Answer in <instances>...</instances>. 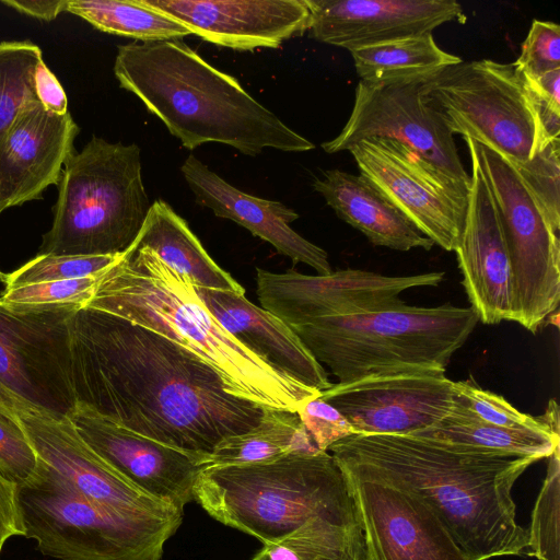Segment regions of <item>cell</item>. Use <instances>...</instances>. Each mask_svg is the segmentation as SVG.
<instances>
[{"instance_id": "1", "label": "cell", "mask_w": 560, "mask_h": 560, "mask_svg": "<svg viewBox=\"0 0 560 560\" xmlns=\"http://www.w3.org/2000/svg\"><path fill=\"white\" fill-rule=\"evenodd\" d=\"M77 406L142 436L210 456L264 408L229 394L200 358L138 324L82 306L69 319Z\"/></svg>"}, {"instance_id": "2", "label": "cell", "mask_w": 560, "mask_h": 560, "mask_svg": "<svg viewBox=\"0 0 560 560\" xmlns=\"http://www.w3.org/2000/svg\"><path fill=\"white\" fill-rule=\"evenodd\" d=\"M329 452L339 467L419 498L469 560L520 555L528 530L516 522L512 488L537 457L464 452L407 434H351Z\"/></svg>"}, {"instance_id": "3", "label": "cell", "mask_w": 560, "mask_h": 560, "mask_svg": "<svg viewBox=\"0 0 560 560\" xmlns=\"http://www.w3.org/2000/svg\"><path fill=\"white\" fill-rule=\"evenodd\" d=\"M155 331L220 376L225 390L262 408L296 412L320 392L273 370L237 341L202 303L196 287L136 241L100 278L85 305Z\"/></svg>"}, {"instance_id": "4", "label": "cell", "mask_w": 560, "mask_h": 560, "mask_svg": "<svg viewBox=\"0 0 560 560\" xmlns=\"http://www.w3.org/2000/svg\"><path fill=\"white\" fill-rule=\"evenodd\" d=\"M114 72L176 137L194 150L206 142L255 156L270 148H315L258 103L232 75L214 68L180 39L130 43L117 49Z\"/></svg>"}, {"instance_id": "5", "label": "cell", "mask_w": 560, "mask_h": 560, "mask_svg": "<svg viewBox=\"0 0 560 560\" xmlns=\"http://www.w3.org/2000/svg\"><path fill=\"white\" fill-rule=\"evenodd\" d=\"M194 501L214 520L264 545L306 526L364 536L347 477L327 451L254 465L206 467L195 485Z\"/></svg>"}, {"instance_id": "6", "label": "cell", "mask_w": 560, "mask_h": 560, "mask_svg": "<svg viewBox=\"0 0 560 560\" xmlns=\"http://www.w3.org/2000/svg\"><path fill=\"white\" fill-rule=\"evenodd\" d=\"M478 322L471 306L423 307L401 301L373 312L320 317L290 327L338 383H345L406 366L446 370Z\"/></svg>"}, {"instance_id": "7", "label": "cell", "mask_w": 560, "mask_h": 560, "mask_svg": "<svg viewBox=\"0 0 560 560\" xmlns=\"http://www.w3.org/2000/svg\"><path fill=\"white\" fill-rule=\"evenodd\" d=\"M50 230L38 254L120 255L137 240L151 203L136 143L93 137L66 162Z\"/></svg>"}, {"instance_id": "8", "label": "cell", "mask_w": 560, "mask_h": 560, "mask_svg": "<svg viewBox=\"0 0 560 560\" xmlns=\"http://www.w3.org/2000/svg\"><path fill=\"white\" fill-rule=\"evenodd\" d=\"M24 537L57 560H160L183 516L131 517L104 509L38 458L19 486Z\"/></svg>"}, {"instance_id": "9", "label": "cell", "mask_w": 560, "mask_h": 560, "mask_svg": "<svg viewBox=\"0 0 560 560\" xmlns=\"http://www.w3.org/2000/svg\"><path fill=\"white\" fill-rule=\"evenodd\" d=\"M421 93L453 135L487 145L513 165L533 156L536 118L514 62L462 60L425 75Z\"/></svg>"}, {"instance_id": "10", "label": "cell", "mask_w": 560, "mask_h": 560, "mask_svg": "<svg viewBox=\"0 0 560 560\" xmlns=\"http://www.w3.org/2000/svg\"><path fill=\"white\" fill-rule=\"evenodd\" d=\"M488 185L510 255L513 319L533 334L560 302V241L513 165L502 155L464 138Z\"/></svg>"}, {"instance_id": "11", "label": "cell", "mask_w": 560, "mask_h": 560, "mask_svg": "<svg viewBox=\"0 0 560 560\" xmlns=\"http://www.w3.org/2000/svg\"><path fill=\"white\" fill-rule=\"evenodd\" d=\"M80 307L0 302V385L56 418H69L77 407L69 319Z\"/></svg>"}, {"instance_id": "12", "label": "cell", "mask_w": 560, "mask_h": 560, "mask_svg": "<svg viewBox=\"0 0 560 560\" xmlns=\"http://www.w3.org/2000/svg\"><path fill=\"white\" fill-rule=\"evenodd\" d=\"M360 171L434 245L454 252L470 185L435 168L406 144L372 137L348 147Z\"/></svg>"}, {"instance_id": "13", "label": "cell", "mask_w": 560, "mask_h": 560, "mask_svg": "<svg viewBox=\"0 0 560 560\" xmlns=\"http://www.w3.org/2000/svg\"><path fill=\"white\" fill-rule=\"evenodd\" d=\"M424 77L360 81L346 126L336 138L322 143L324 151H347L349 145L372 137L393 139L442 173L470 185L454 135L441 114L422 96Z\"/></svg>"}, {"instance_id": "14", "label": "cell", "mask_w": 560, "mask_h": 560, "mask_svg": "<svg viewBox=\"0 0 560 560\" xmlns=\"http://www.w3.org/2000/svg\"><path fill=\"white\" fill-rule=\"evenodd\" d=\"M444 369L406 366L332 384L320 398L334 406L354 434H415L446 417L454 381Z\"/></svg>"}, {"instance_id": "15", "label": "cell", "mask_w": 560, "mask_h": 560, "mask_svg": "<svg viewBox=\"0 0 560 560\" xmlns=\"http://www.w3.org/2000/svg\"><path fill=\"white\" fill-rule=\"evenodd\" d=\"M444 271L385 276L343 269L310 276L256 269V291L262 308L288 326L315 318L362 314L400 303L399 294L418 287H438Z\"/></svg>"}, {"instance_id": "16", "label": "cell", "mask_w": 560, "mask_h": 560, "mask_svg": "<svg viewBox=\"0 0 560 560\" xmlns=\"http://www.w3.org/2000/svg\"><path fill=\"white\" fill-rule=\"evenodd\" d=\"M15 413L37 457L88 500L131 517L184 515L119 475L84 442L69 418H56L31 407Z\"/></svg>"}, {"instance_id": "17", "label": "cell", "mask_w": 560, "mask_h": 560, "mask_svg": "<svg viewBox=\"0 0 560 560\" xmlns=\"http://www.w3.org/2000/svg\"><path fill=\"white\" fill-rule=\"evenodd\" d=\"M341 470L358 508L370 560H469L419 498L383 480Z\"/></svg>"}, {"instance_id": "18", "label": "cell", "mask_w": 560, "mask_h": 560, "mask_svg": "<svg viewBox=\"0 0 560 560\" xmlns=\"http://www.w3.org/2000/svg\"><path fill=\"white\" fill-rule=\"evenodd\" d=\"M69 419L84 442L140 491L180 512L194 501L208 456L159 443L80 406Z\"/></svg>"}, {"instance_id": "19", "label": "cell", "mask_w": 560, "mask_h": 560, "mask_svg": "<svg viewBox=\"0 0 560 560\" xmlns=\"http://www.w3.org/2000/svg\"><path fill=\"white\" fill-rule=\"evenodd\" d=\"M191 34L237 50L278 48L310 27L305 0H138Z\"/></svg>"}, {"instance_id": "20", "label": "cell", "mask_w": 560, "mask_h": 560, "mask_svg": "<svg viewBox=\"0 0 560 560\" xmlns=\"http://www.w3.org/2000/svg\"><path fill=\"white\" fill-rule=\"evenodd\" d=\"M312 36L349 51L465 23L455 0H305Z\"/></svg>"}, {"instance_id": "21", "label": "cell", "mask_w": 560, "mask_h": 560, "mask_svg": "<svg viewBox=\"0 0 560 560\" xmlns=\"http://www.w3.org/2000/svg\"><path fill=\"white\" fill-rule=\"evenodd\" d=\"M470 161L465 224L454 250L462 284L483 324L512 322L514 290L509 250L488 185L471 155Z\"/></svg>"}, {"instance_id": "22", "label": "cell", "mask_w": 560, "mask_h": 560, "mask_svg": "<svg viewBox=\"0 0 560 560\" xmlns=\"http://www.w3.org/2000/svg\"><path fill=\"white\" fill-rule=\"evenodd\" d=\"M78 133L69 112L55 114L37 103L19 116L0 141V213L58 185Z\"/></svg>"}, {"instance_id": "23", "label": "cell", "mask_w": 560, "mask_h": 560, "mask_svg": "<svg viewBox=\"0 0 560 560\" xmlns=\"http://www.w3.org/2000/svg\"><path fill=\"white\" fill-rule=\"evenodd\" d=\"M180 172L196 202L211 209L218 218L236 222L253 235L270 243L278 253L294 262L306 264L318 275L332 271L326 250L290 226L299 218L293 209L235 188L192 154L184 161Z\"/></svg>"}, {"instance_id": "24", "label": "cell", "mask_w": 560, "mask_h": 560, "mask_svg": "<svg viewBox=\"0 0 560 560\" xmlns=\"http://www.w3.org/2000/svg\"><path fill=\"white\" fill-rule=\"evenodd\" d=\"M196 291L223 328L273 370L319 392L332 385L325 368L279 317L243 293L200 287Z\"/></svg>"}, {"instance_id": "25", "label": "cell", "mask_w": 560, "mask_h": 560, "mask_svg": "<svg viewBox=\"0 0 560 560\" xmlns=\"http://www.w3.org/2000/svg\"><path fill=\"white\" fill-rule=\"evenodd\" d=\"M313 187L342 221L373 245L400 252L418 247L430 250L434 245L361 175L328 170Z\"/></svg>"}, {"instance_id": "26", "label": "cell", "mask_w": 560, "mask_h": 560, "mask_svg": "<svg viewBox=\"0 0 560 560\" xmlns=\"http://www.w3.org/2000/svg\"><path fill=\"white\" fill-rule=\"evenodd\" d=\"M136 244L153 250L196 287L245 294V289L211 258L187 222L163 200L151 203Z\"/></svg>"}, {"instance_id": "27", "label": "cell", "mask_w": 560, "mask_h": 560, "mask_svg": "<svg viewBox=\"0 0 560 560\" xmlns=\"http://www.w3.org/2000/svg\"><path fill=\"white\" fill-rule=\"evenodd\" d=\"M464 452L494 456L548 458L560 447L559 432L508 429L474 418L454 399L450 413L415 434Z\"/></svg>"}, {"instance_id": "28", "label": "cell", "mask_w": 560, "mask_h": 560, "mask_svg": "<svg viewBox=\"0 0 560 560\" xmlns=\"http://www.w3.org/2000/svg\"><path fill=\"white\" fill-rule=\"evenodd\" d=\"M319 451L296 412L264 408L256 427L222 440L208 457L207 467L268 463L289 454Z\"/></svg>"}, {"instance_id": "29", "label": "cell", "mask_w": 560, "mask_h": 560, "mask_svg": "<svg viewBox=\"0 0 560 560\" xmlns=\"http://www.w3.org/2000/svg\"><path fill=\"white\" fill-rule=\"evenodd\" d=\"M360 81H383L424 77L462 59L444 51L432 33L407 37L350 51Z\"/></svg>"}, {"instance_id": "30", "label": "cell", "mask_w": 560, "mask_h": 560, "mask_svg": "<svg viewBox=\"0 0 560 560\" xmlns=\"http://www.w3.org/2000/svg\"><path fill=\"white\" fill-rule=\"evenodd\" d=\"M66 11L102 32L142 42L179 39L191 35L183 24L138 0H68Z\"/></svg>"}, {"instance_id": "31", "label": "cell", "mask_w": 560, "mask_h": 560, "mask_svg": "<svg viewBox=\"0 0 560 560\" xmlns=\"http://www.w3.org/2000/svg\"><path fill=\"white\" fill-rule=\"evenodd\" d=\"M42 60L32 42L0 43V141L23 112L39 103L34 73Z\"/></svg>"}, {"instance_id": "32", "label": "cell", "mask_w": 560, "mask_h": 560, "mask_svg": "<svg viewBox=\"0 0 560 560\" xmlns=\"http://www.w3.org/2000/svg\"><path fill=\"white\" fill-rule=\"evenodd\" d=\"M455 400L474 418L489 424L518 430L559 432V406L550 399L544 415L521 412L505 398L481 388L474 378L454 382Z\"/></svg>"}, {"instance_id": "33", "label": "cell", "mask_w": 560, "mask_h": 560, "mask_svg": "<svg viewBox=\"0 0 560 560\" xmlns=\"http://www.w3.org/2000/svg\"><path fill=\"white\" fill-rule=\"evenodd\" d=\"M560 447L548 457L547 474L532 513L528 555L537 560H560Z\"/></svg>"}, {"instance_id": "34", "label": "cell", "mask_w": 560, "mask_h": 560, "mask_svg": "<svg viewBox=\"0 0 560 560\" xmlns=\"http://www.w3.org/2000/svg\"><path fill=\"white\" fill-rule=\"evenodd\" d=\"M124 255L125 253L100 256L38 254L16 270L7 273L4 290L42 282L101 276Z\"/></svg>"}, {"instance_id": "35", "label": "cell", "mask_w": 560, "mask_h": 560, "mask_svg": "<svg viewBox=\"0 0 560 560\" xmlns=\"http://www.w3.org/2000/svg\"><path fill=\"white\" fill-rule=\"evenodd\" d=\"M513 165V164H512ZM550 228L560 230V139L513 165Z\"/></svg>"}, {"instance_id": "36", "label": "cell", "mask_w": 560, "mask_h": 560, "mask_svg": "<svg viewBox=\"0 0 560 560\" xmlns=\"http://www.w3.org/2000/svg\"><path fill=\"white\" fill-rule=\"evenodd\" d=\"M37 454L16 413L0 408V472L21 486L35 472Z\"/></svg>"}, {"instance_id": "37", "label": "cell", "mask_w": 560, "mask_h": 560, "mask_svg": "<svg viewBox=\"0 0 560 560\" xmlns=\"http://www.w3.org/2000/svg\"><path fill=\"white\" fill-rule=\"evenodd\" d=\"M101 276L42 282L4 290L0 302L9 305L80 304L91 300Z\"/></svg>"}, {"instance_id": "38", "label": "cell", "mask_w": 560, "mask_h": 560, "mask_svg": "<svg viewBox=\"0 0 560 560\" xmlns=\"http://www.w3.org/2000/svg\"><path fill=\"white\" fill-rule=\"evenodd\" d=\"M514 63L523 73L533 77L560 69V26L534 20Z\"/></svg>"}, {"instance_id": "39", "label": "cell", "mask_w": 560, "mask_h": 560, "mask_svg": "<svg viewBox=\"0 0 560 560\" xmlns=\"http://www.w3.org/2000/svg\"><path fill=\"white\" fill-rule=\"evenodd\" d=\"M316 447L325 452L335 442L354 434L348 420L320 397L307 400L296 410Z\"/></svg>"}, {"instance_id": "40", "label": "cell", "mask_w": 560, "mask_h": 560, "mask_svg": "<svg viewBox=\"0 0 560 560\" xmlns=\"http://www.w3.org/2000/svg\"><path fill=\"white\" fill-rule=\"evenodd\" d=\"M19 485L0 472V556L5 542L16 536L24 537Z\"/></svg>"}, {"instance_id": "41", "label": "cell", "mask_w": 560, "mask_h": 560, "mask_svg": "<svg viewBox=\"0 0 560 560\" xmlns=\"http://www.w3.org/2000/svg\"><path fill=\"white\" fill-rule=\"evenodd\" d=\"M34 89L39 104L55 114L68 113V101L61 84L42 60L34 73Z\"/></svg>"}, {"instance_id": "42", "label": "cell", "mask_w": 560, "mask_h": 560, "mask_svg": "<svg viewBox=\"0 0 560 560\" xmlns=\"http://www.w3.org/2000/svg\"><path fill=\"white\" fill-rule=\"evenodd\" d=\"M1 2L24 14L51 21L66 11L68 0H2Z\"/></svg>"}, {"instance_id": "43", "label": "cell", "mask_w": 560, "mask_h": 560, "mask_svg": "<svg viewBox=\"0 0 560 560\" xmlns=\"http://www.w3.org/2000/svg\"><path fill=\"white\" fill-rule=\"evenodd\" d=\"M28 407L9 393L4 387L0 385V408L16 412V410Z\"/></svg>"}, {"instance_id": "44", "label": "cell", "mask_w": 560, "mask_h": 560, "mask_svg": "<svg viewBox=\"0 0 560 560\" xmlns=\"http://www.w3.org/2000/svg\"><path fill=\"white\" fill-rule=\"evenodd\" d=\"M7 273L0 270V282H4Z\"/></svg>"}, {"instance_id": "45", "label": "cell", "mask_w": 560, "mask_h": 560, "mask_svg": "<svg viewBox=\"0 0 560 560\" xmlns=\"http://www.w3.org/2000/svg\"><path fill=\"white\" fill-rule=\"evenodd\" d=\"M250 560H258L255 556Z\"/></svg>"}]
</instances>
